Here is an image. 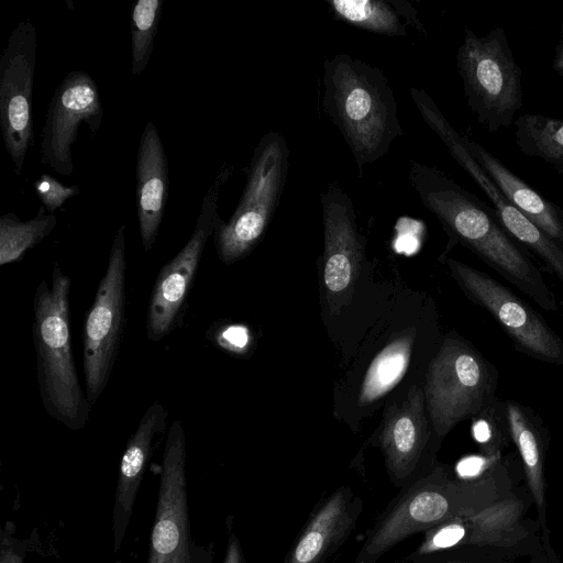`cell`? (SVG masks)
Returning a JSON list of instances; mask_svg holds the SVG:
<instances>
[{
    "instance_id": "cell-23",
    "label": "cell",
    "mask_w": 563,
    "mask_h": 563,
    "mask_svg": "<svg viewBox=\"0 0 563 563\" xmlns=\"http://www.w3.org/2000/svg\"><path fill=\"white\" fill-rule=\"evenodd\" d=\"M168 410L155 400L146 409L134 434L130 438L120 467V488H132L140 479L156 437L167 430Z\"/></svg>"
},
{
    "instance_id": "cell-27",
    "label": "cell",
    "mask_w": 563,
    "mask_h": 563,
    "mask_svg": "<svg viewBox=\"0 0 563 563\" xmlns=\"http://www.w3.org/2000/svg\"><path fill=\"white\" fill-rule=\"evenodd\" d=\"M33 188L48 213H54L66 200L77 196L80 191L76 185H64L48 174H42L33 183Z\"/></svg>"
},
{
    "instance_id": "cell-11",
    "label": "cell",
    "mask_w": 563,
    "mask_h": 563,
    "mask_svg": "<svg viewBox=\"0 0 563 563\" xmlns=\"http://www.w3.org/2000/svg\"><path fill=\"white\" fill-rule=\"evenodd\" d=\"M445 263L465 296L488 312L521 353L563 367V339L530 305L468 264L454 258Z\"/></svg>"
},
{
    "instance_id": "cell-17",
    "label": "cell",
    "mask_w": 563,
    "mask_h": 563,
    "mask_svg": "<svg viewBox=\"0 0 563 563\" xmlns=\"http://www.w3.org/2000/svg\"><path fill=\"white\" fill-rule=\"evenodd\" d=\"M507 418L512 444L517 449L526 486L532 498L540 525L543 550L554 562L561 563L551 542L548 515L545 462L550 443L548 428L529 407L506 400Z\"/></svg>"
},
{
    "instance_id": "cell-33",
    "label": "cell",
    "mask_w": 563,
    "mask_h": 563,
    "mask_svg": "<svg viewBox=\"0 0 563 563\" xmlns=\"http://www.w3.org/2000/svg\"><path fill=\"white\" fill-rule=\"evenodd\" d=\"M527 563H554V562L547 555V553L543 550V551L532 555L531 558H529Z\"/></svg>"
},
{
    "instance_id": "cell-4",
    "label": "cell",
    "mask_w": 563,
    "mask_h": 563,
    "mask_svg": "<svg viewBox=\"0 0 563 563\" xmlns=\"http://www.w3.org/2000/svg\"><path fill=\"white\" fill-rule=\"evenodd\" d=\"M69 295L70 278L55 263L51 285L42 278L34 292L32 336L44 410L56 422L79 430L89 421L92 407L75 366Z\"/></svg>"
},
{
    "instance_id": "cell-8",
    "label": "cell",
    "mask_w": 563,
    "mask_h": 563,
    "mask_svg": "<svg viewBox=\"0 0 563 563\" xmlns=\"http://www.w3.org/2000/svg\"><path fill=\"white\" fill-rule=\"evenodd\" d=\"M289 166V148L278 132L265 133L254 148L246 184L229 221L220 217L213 232L219 260L233 264L262 240L279 203Z\"/></svg>"
},
{
    "instance_id": "cell-1",
    "label": "cell",
    "mask_w": 563,
    "mask_h": 563,
    "mask_svg": "<svg viewBox=\"0 0 563 563\" xmlns=\"http://www.w3.org/2000/svg\"><path fill=\"white\" fill-rule=\"evenodd\" d=\"M516 460L494 455L472 476H459L438 463L428 474L401 488L375 518L351 563H377L401 541L454 517L468 516L509 496Z\"/></svg>"
},
{
    "instance_id": "cell-6",
    "label": "cell",
    "mask_w": 563,
    "mask_h": 563,
    "mask_svg": "<svg viewBox=\"0 0 563 563\" xmlns=\"http://www.w3.org/2000/svg\"><path fill=\"white\" fill-rule=\"evenodd\" d=\"M498 371L471 342L449 334L430 361L423 387L432 432L439 442L496 397Z\"/></svg>"
},
{
    "instance_id": "cell-28",
    "label": "cell",
    "mask_w": 563,
    "mask_h": 563,
    "mask_svg": "<svg viewBox=\"0 0 563 563\" xmlns=\"http://www.w3.org/2000/svg\"><path fill=\"white\" fill-rule=\"evenodd\" d=\"M410 563H507L498 555L476 550H459L438 553Z\"/></svg>"
},
{
    "instance_id": "cell-7",
    "label": "cell",
    "mask_w": 563,
    "mask_h": 563,
    "mask_svg": "<svg viewBox=\"0 0 563 563\" xmlns=\"http://www.w3.org/2000/svg\"><path fill=\"white\" fill-rule=\"evenodd\" d=\"M456 67L467 106L478 123L490 133L515 123L523 104L521 69L501 26L481 36L466 27Z\"/></svg>"
},
{
    "instance_id": "cell-19",
    "label": "cell",
    "mask_w": 563,
    "mask_h": 563,
    "mask_svg": "<svg viewBox=\"0 0 563 563\" xmlns=\"http://www.w3.org/2000/svg\"><path fill=\"white\" fill-rule=\"evenodd\" d=\"M476 162L505 197L533 224L563 246V210L506 167L474 140L463 136Z\"/></svg>"
},
{
    "instance_id": "cell-10",
    "label": "cell",
    "mask_w": 563,
    "mask_h": 563,
    "mask_svg": "<svg viewBox=\"0 0 563 563\" xmlns=\"http://www.w3.org/2000/svg\"><path fill=\"white\" fill-rule=\"evenodd\" d=\"M233 173L224 162L208 188L194 231L185 246L157 274L151 294L146 333L152 342H159L181 321L188 295L194 284L208 239L219 219V197L222 186Z\"/></svg>"
},
{
    "instance_id": "cell-30",
    "label": "cell",
    "mask_w": 563,
    "mask_h": 563,
    "mask_svg": "<svg viewBox=\"0 0 563 563\" xmlns=\"http://www.w3.org/2000/svg\"><path fill=\"white\" fill-rule=\"evenodd\" d=\"M212 340L221 347L230 352H242L249 343V331L246 328L229 324L212 331Z\"/></svg>"
},
{
    "instance_id": "cell-22",
    "label": "cell",
    "mask_w": 563,
    "mask_h": 563,
    "mask_svg": "<svg viewBox=\"0 0 563 563\" xmlns=\"http://www.w3.org/2000/svg\"><path fill=\"white\" fill-rule=\"evenodd\" d=\"M57 224L55 213H46L41 206L36 216L22 221L13 212L0 217V266L20 262L24 255L40 244Z\"/></svg>"
},
{
    "instance_id": "cell-14",
    "label": "cell",
    "mask_w": 563,
    "mask_h": 563,
    "mask_svg": "<svg viewBox=\"0 0 563 563\" xmlns=\"http://www.w3.org/2000/svg\"><path fill=\"white\" fill-rule=\"evenodd\" d=\"M324 247L322 282L332 312L351 300L363 260L364 239L349 194L331 181L321 194Z\"/></svg>"
},
{
    "instance_id": "cell-26",
    "label": "cell",
    "mask_w": 563,
    "mask_h": 563,
    "mask_svg": "<svg viewBox=\"0 0 563 563\" xmlns=\"http://www.w3.org/2000/svg\"><path fill=\"white\" fill-rule=\"evenodd\" d=\"M472 437L479 454L494 456L512 444L507 418L506 400L497 396L482 408L472 419Z\"/></svg>"
},
{
    "instance_id": "cell-9",
    "label": "cell",
    "mask_w": 563,
    "mask_h": 563,
    "mask_svg": "<svg viewBox=\"0 0 563 563\" xmlns=\"http://www.w3.org/2000/svg\"><path fill=\"white\" fill-rule=\"evenodd\" d=\"M125 224H121L117 230L106 273L82 329L86 395L91 407L109 383L125 329Z\"/></svg>"
},
{
    "instance_id": "cell-2",
    "label": "cell",
    "mask_w": 563,
    "mask_h": 563,
    "mask_svg": "<svg viewBox=\"0 0 563 563\" xmlns=\"http://www.w3.org/2000/svg\"><path fill=\"white\" fill-rule=\"evenodd\" d=\"M408 178L421 203L452 240L471 250L543 310H559L541 271L506 231L494 209L435 167L410 161Z\"/></svg>"
},
{
    "instance_id": "cell-20",
    "label": "cell",
    "mask_w": 563,
    "mask_h": 563,
    "mask_svg": "<svg viewBox=\"0 0 563 563\" xmlns=\"http://www.w3.org/2000/svg\"><path fill=\"white\" fill-rule=\"evenodd\" d=\"M415 332L390 341L373 360L363 379L358 404L367 406L386 395L405 375L411 356Z\"/></svg>"
},
{
    "instance_id": "cell-12",
    "label": "cell",
    "mask_w": 563,
    "mask_h": 563,
    "mask_svg": "<svg viewBox=\"0 0 563 563\" xmlns=\"http://www.w3.org/2000/svg\"><path fill=\"white\" fill-rule=\"evenodd\" d=\"M36 49V27L23 20L11 32L0 57V128L18 176L33 143Z\"/></svg>"
},
{
    "instance_id": "cell-15",
    "label": "cell",
    "mask_w": 563,
    "mask_h": 563,
    "mask_svg": "<svg viewBox=\"0 0 563 563\" xmlns=\"http://www.w3.org/2000/svg\"><path fill=\"white\" fill-rule=\"evenodd\" d=\"M424 405L423 389L412 386L407 398L390 408L378 437L387 475L399 489L429 473L422 466L432 431Z\"/></svg>"
},
{
    "instance_id": "cell-3",
    "label": "cell",
    "mask_w": 563,
    "mask_h": 563,
    "mask_svg": "<svg viewBox=\"0 0 563 563\" xmlns=\"http://www.w3.org/2000/svg\"><path fill=\"white\" fill-rule=\"evenodd\" d=\"M323 109L363 168L384 156L404 134L394 90L385 74L346 53L323 63Z\"/></svg>"
},
{
    "instance_id": "cell-21",
    "label": "cell",
    "mask_w": 563,
    "mask_h": 563,
    "mask_svg": "<svg viewBox=\"0 0 563 563\" xmlns=\"http://www.w3.org/2000/svg\"><path fill=\"white\" fill-rule=\"evenodd\" d=\"M516 144L529 157L563 167V120L525 113L515 120Z\"/></svg>"
},
{
    "instance_id": "cell-16",
    "label": "cell",
    "mask_w": 563,
    "mask_h": 563,
    "mask_svg": "<svg viewBox=\"0 0 563 563\" xmlns=\"http://www.w3.org/2000/svg\"><path fill=\"white\" fill-rule=\"evenodd\" d=\"M364 501L342 485L324 495L310 511L283 563H325L350 539Z\"/></svg>"
},
{
    "instance_id": "cell-18",
    "label": "cell",
    "mask_w": 563,
    "mask_h": 563,
    "mask_svg": "<svg viewBox=\"0 0 563 563\" xmlns=\"http://www.w3.org/2000/svg\"><path fill=\"white\" fill-rule=\"evenodd\" d=\"M135 176L140 236L144 251L150 252L158 235L169 189L167 155L159 132L151 120L140 137Z\"/></svg>"
},
{
    "instance_id": "cell-25",
    "label": "cell",
    "mask_w": 563,
    "mask_h": 563,
    "mask_svg": "<svg viewBox=\"0 0 563 563\" xmlns=\"http://www.w3.org/2000/svg\"><path fill=\"white\" fill-rule=\"evenodd\" d=\"M163 0H137L131 12V73L140 76L147 67L161 21Z\"/></svg>"
},
{
    "instance_id": "cell-32",
    "label": "cell",
    "mask_w": 563,
    "mask_h": 563,
    "mask_svg": "<svg viewBox=\"0 0 563 563\" xmlns=\"http://www.w3.org/2000/svg\"><path fill=\"white\" fill-rule=\"evenodd\" d=\"M224 563H245L240 543L234 536L230 539Z\"/></svg>"
},
{
    "instance_id": "cell-29",
    "label": "cell",
    "mask_w": 563,
    "mask_h": 563,
    "mask_svg": "<svg viewBox=\"0 0 563 563\" xmlns=\"http://www.w3.org/2000/svg\"><path fill=\"white\" fill-rule=\"evenodd\" d=\"M179 530L169 518H161L153 532V549L161 555L172 554L178 547Z\"/></svg>"
},
{
    "instance_id": "cell-31",
    "label": "cell",
    "mask_w": 563,
    "mask_h": 563,
    "mask_svg": "<svg viewBox=\"0 0 563 563\" xmlns=\"http://www.w3.org/2000/svg\"><path fill=\"white\" fill-rule=\"evenodd\" d=\"M554 71L563 79V21L560 27V40L554 48V57L552 62Z\"/></svg>"
},
{
    "instance_id": "cell-24",
    "label": "cell",
    "mask_w": 563,
    "mask_h": 563,
    "mask_svg": "<svg viewBox=\"0 0 563 563\" xmlns=\"http://www.w3.org/2000/svg\"><path fill=\"white\" fill-rule=\"evenodd\" d=\"M332 14L350 25L387 36H406V23L390 1L327 0Z\"/></svg>"
},
{
    "instance_id": "cell-5",
    "label": "cell",
    "mask_w": 563,
    "mask_h": 563,
    "mask_svg": "<svg viewBox=\"0 0 563 563\" xmlns=\"http://www.w3.org/2000/svg\"><path fill=\"white\" fill-rule=\"evenodd\" d=\"M533 505L527 486L468 515L448 519L422 532L417 548L404 563H410L438 553L476 550L505 559L531 558L543 551L538 519L527 517Z\"/></svg>"
},
{
    "instance_id": "cell-13",
    "label": "cell",
    "mask_w": 563,
    "mask_h": 563,
    "mask_svg": "<svg viewBox=\"0 0 563 563\" xmlns=\"http://www.w3.org/2000/svg\"><path fill=\"white\" fill-rule=\"evenodd\" d=\"M102 104L97 84L82 70L66 75L55 89L42 129V163L62 176L74 170L71 146L86 123L96 135L102 122Z\"/></svg>"
}]
</instances>
